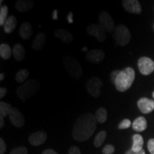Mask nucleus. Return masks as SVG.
Instances as JSON below:
<instances>
[{"instance_id":"obj_35","label":"nucleus","mask_w":154,"mask_h":154,"mask_svg":"<svg viewBox=\"0 0 154 154\" xmlns=\"http://www.w3.org/2000/svg\"><path fill=\"white\" fill-rule=\"evenodd\" d=\"M120 72L121 71H119V70H115V71H113V72L111 73V74H110L111 80L112 81V82L113 83V84L115 83V81H116V79L117 76H118V75Z\"/></svg>"},{"instance_id":"obj_2","label":"nucleus","mask_w":154,"mask_h":154,"mask_svg":"<svg viewBox=\"0 0 154 154\" xmlns=\"http://www.w3.org/2000/svg\"><path fill=\"white\" fill-rule=\"evenodd\" d=\"M135 71L131 67H127L121 71L115 81L116 88L121 92L129 89L135 80Z\"/></svg>"},{"instance_id":"obj_9","label":"nucleus","mask_w":154,"mask_h":154,"mask_svg":"<svg viewBox=\"0 0 154 154\" xmlns=\"http://www.w3.org/2000/svg\"><path fill=\"white\" fill-rule=\"evenodd\" d=\"M99 21L100 25L103 28L106 32L111 33L115 29L114 22L112 17L107 11H101L99 17Z\"/></svg>"},{"instance_id":"obj_14","label":"nucleus","mask_w":154,"mask_h":154,"mask_svg":"<svg viewBox=\"0 0 154 154\" xmlns=\"http://www.w3.org/2000/svg\"><path fill=\"white\" fill-rule=\"evenodd\" d=\"M105 57V53L100 49L90 50L86 54V59L90 62L94 63H99L102 62Z\"/></svg>"},{"instance_id":"obj_5","label":"nucleus","mask_w":154,"mask_h":154,"mask_svg":"<svg viewBox=\"0 0 154 154\" xmlns=\"http://www.w3.org/2000/svg\"><path fill=\"white\" fill-rule=\"evenodd\" d=\"M131 33L125 25L119 24L115 28L114 38L117 44L124 47L129 43L131 40Z\"/></svg>"},{"instance_id":"obj_20","label":"nucleus","mask_w":154,"mask_h":154,"mask_svg":"<svg viewBox=\"0 0 154 154\" xmlns=\"http://www.w3.org/2000/svg\"><path fill=\"white\" fill-rule=\"evenodd\" d=\"M17 20L14 16H9L4 24V29L7 34H10L17 27Z\"/></svg>"},{"instance_id":"obj_41","label":"nucleus","mask_w":154,"mask_h":154,"mask_svg":"<svg viewBox=\"0 0 154 154\" xmlns=\"http://www.w3.org/2000/svg\"><path fill=\"white\" fill-rule=\"evenodd\" d=\"M57 14H58V11H57V9H55V10L53 11V15H52V18L54 19V20H56V19H58Z\"/></svg>"},{"instance_id":"obj_24","label":"nucleus","mask_w":154,"mask_h":154,"mask_svg":"<svg viewBox=\"0 0 154 154\" xmlns=\"http://www.w3.org/2000/svg\"><path fill=\"white\" fill-rule=\"evenodd\" d=\"M12 109L13 108L9 103L1 101L0 102V117L5 118L7 116H9Z\"/></svg>"},{"instance_id":"obj_11","label":"nucleus","mask_w":154,"mask_h":154,"mask_svg":"<svg viewBox=\"0 0 154 154\" xmlns=\"http://www.w3.org/2000/svg\"><path fill=\"white\" fill-rule=\"evenodd\" d=\"M138 107L143 113L147 114L154 110V101L148 98H141L138 101Z\"/></svg>"},{"instance_id":"obj_10","label":"nucleus","mask_w":154,"mask_h":154,"mask_svg":"<svg viewBox=\"0 0 154 154\" xmlns=\"http://www.w3.org/2000/svg\"><path fill=\"white\" fill-rule=\"evenodd\" d=\"M9 117L11 124L14 125L15 127H17V128L22 127L25 124V119L24 116L17 108H13Z\"/></svg>"},{"instance_id":"obj_22","label":"nucleus","mask_w":154,"mask_h":154,"mask_svg":"<svg viewBox=\"0 0 154 154\" xmlns=\"http://www.w3.org/2000/svg\"><path fill=\"white\" fill-rule=\"evenodd\" d=\"M14 58L17 61H21L24 59L25 57V50L22 44H17L14 46L12 50Z\"/></svg>"},{"instance_id":"obj_39","label":"nucleus","mask_w":154,"mask_h":154,"mask_svg":"<svg viewBox=\"0 0 154 154\" xmlns=\"http://www.w3.org/2000/svg\"><path fill=\"white\" fill-rule=\"evenodd\" d=\"M67 19H68V22L69 24H72L73 23V13L70 12L67 16Z\"/></svg>"},{"instance_id":"obj_13","label":"nucleus","mask_w":154,"mask_h":154,"mask_svg":"<svg viewBox=\"0 0 154 154\" xmlns=\"http://www.w3.org/2000/svg\"><path fill=\"white\" fill-rule=\"evenodd\" d=\"M47 138V133L44 131H36L29 137V142L31 145L34 146H38L43 144Z\"/></svg>"},{"instance_id":"obj_25","label":"nucleus","mask_w":154,"mask_h":154,"mask_svg":"<svg viewBox=\"0 0 154 154\" xmlns=\"http://www.w3.org/2000/svg\"><path fill=\"white\" fill-rule=\"evenodd\" d=\"M11 49L10 47L7 44H2L0 45V56L2 59H9L11 57Z\"/></svg>"},{"instance_id":"obj_40","label":"nucleus","mask_w":154,"mask_h":154,"mask_svg":"<svg viewBox=\"0 0 154 154\" xmlns=\"http://www.w3.org/2000/svg\"><path fill=\"white\" fill-rule=\"evenodd\" d=\"M5 126V120L2 117H0V128H2Z\"/></svg>"},{"instance_id":"obj_23","label":"nucleus","mask_w":154,"mask_h":154,"mask_svg":"<svg viewBox=\"0 0 154 154\" xmlns=\"http://www.w3.org/2000/svg\"><path fill=\"white\" fill-rule=\"evenodd\" d=\"M95 117L97 122L100 123V124H103L107 120L108 117V113L106 109H104L103 107H101L96 111Z\"/></svg>"},{"instance_id":"obj_4","label":"nucleus","mask_w":154,"mask_h":154,"mask_svg":"<svg viewBox=\"0 0 154 154\" xmlns=\"http://www.w3.org/2000/svg\"><path fill=\"white\" fill-rule=\"evenodd\" d=\"M62 61L65 69L72 78L76 80H79L82 78V67L76 59L69 56H66L63 57Z\"/></svg>"},{"instance_id":"obj_30","label":"nucleus","mask_w":154,"mask_h":154,"mask_svg":"<svg viewBox=\"0 0 154 154\" xmlns=\"http://www.w3.org/2000/svg\"><path fill=\"white\" fill-rule=\"evenodd\" d=\"M131 125V122L129 119H125L123 121H121L120 124H119V129H126V128H128Z\"/></svg>"},{"instance_id":"obj_33","label":"nucleus","mask_w":154,"mask_h":154,"mask_svg":"<svg viewBox=\"0 0 154 154\" xmlns=\"http://www.w3.org/2000/svg\"><path fill=\"white\" fill-rule=\"evenodd\" d=\"M148 149L151 154H154V139H150L148 142Z\"/></svg>"},{"instance_id":"obj_12","label":"nucleus","mask_w":154,"mask_h":154,"mask_svg":"<svg viewBox=\"0 0 154 154\" xmlns=\"http://www.w3.org/2000/svg\"><path fill=\"white\" fill-rule=\"evenodd\" d=\"M123 6L127 11L133 14H139L141 13V6L137 0H124L123 1Z\"/></svg>"},{"instance_id":"obj_37","label":"nucleus","mask_w":154,"mask_h":154,"mask_svg":"<svg viewBox=\"0 0 154 154\" xmlns=\"http://www.w3.org/2000/svg\"><path fill=\"white\" fill-rule=\"evenodd\" d=\"M7 93V89L5 87H2L0 88V98L2 99L3 97H5L6 94Z\"/></svg>"},{"instance_id":"obj_17","label":"nucleus","mask_w":154,"mask_h":154,"mask_svg":"<svg viewBox=\"0 0 154 154\" xmlns=\"http://www.w3.org/2000/svg\"><path fill=\"white\" fill-rule=\"evenodd\" d=\"M34 1L33 0H19L15 4V9L19 12H27L33 7Z\"/></svg>"},{"instance_id":"obj_27","label":"nucleus","mask_w":154,"mask_h":154,"mask_svg":"<svg viewBox=\"0 0 154 154\" xmlns=\"http://www.w3.org/2000/svg\"><path fill=\"white\" fill-rule=\"evenodd\" d=\"M29 75V72L26 69H21L17 73L16 76H15V79L16 81L19 83H24L26 82V79L28 78Z\"/></svg>"},{"instance_id":"obj_43","label":"nucleus","mask_w":154,"mask_h":154,"mask_svg":"<svg viewBox=\"0 0 154 154\" xmlns=\"http://www.w3.org/2000/svg\"><path fill=\"white\" fill-rule=\"evenodd\" d=\"M152 95H153V99H154V91L153 92V94H152Z\"/></svg>"},{"instance_id":"obj_34","label":"nucleus","mask_w":154,"mask_h":154,"mask_svg":"<svg viewBox=\"0 0 154 154\" xmlns=\"http://www.w3.org/2000/svg\"><path fill=\"white\" fill-rule=\"evenodd\" d=\"M69 154H81V151L78 146H74L69 149Z\"/></svg>"},{"instance_id":"obj_36","label":"nucleus","mask_w":154,"mask_h":154,"mask_svg":"<svg viewBox=\"0 0 154 154\" xmlns=\"http://www.w3.org/2000/svg\"><path fill=\"white\" fill-rule=\"evenodd\" d=\"M125 154H146V152L143 149L141 150L140 151H138V152L134 151H132L131 149H129L128 151H127L126 152V153Z\"/></svg>"},{"instance_id":"obj_32","label":"nucleus","mask_w":154,"mask_h":154,"mask_svg":"<svg viewBox=\"0 0 154 154\" xmlns=\"http://www.w3.org/2000/svg\"><path fill=\"white\" fill-rule=\"evenodd\" d=\"M7 151V146L3 138H0V154L5 153Z\"/></svg>"},{"instance_id":"obj_26","label":"nucleus","mask_w":154,"mask_h":154,"mask_svg":"<svg viewBox=\"0 0 154 154\" xmlns=\"http://www.w3.org/2000/svg\"><path fill=\"white\" fill-rule=\"evenodd\" d=\"M106 138V132L105 131H100L99 134L96 135L95 138H94V146L96 148H99L103 144V142H104Z\"/></svg>"},{"instance_id":"obj_42","label":"nucleus","mask_w":154,"mask_h":154,"mask_svg":"<svg viewBox=\"0 0 154 154\" xmlns=\"http://www.w3.org/2000/svg\"><path fill=\"white\" fill-rule=\"evenodd\" d=\"M5 75L3 74V73H2L1 74H0V81H3L4 79H5Z\"/></svg>"},{"instance_id":"obj_8","label":"nucleus","mask_w":154,"mask_h":154,"mask_svg":"<svg viewBox=\"0 0 154 154\" xmlns=\"http://www.w3.org/2000/svg\"><path fill=\"white\" fill-rule=\"evenodd\" d=\"M139 72L143 75H149L154 71V61L149 57H140L138 61Z\"/></svg>"},{"instance_id":"obj_28","label":"nucleus","mask_w":154,"mask_h":154,"mask_svg":"<svg viewBox=\"0 0 154 154\" xmlns=\"http://www.w3.org/2000/svg\"><path fill=\"white\" fill-rule=\"evenodd\" d=\"M9 8L7 5H4L3 7H1L0 9V26H4L5 23L7 20V14H8Z\"/></svg>"},{"instance_id":"obj_7","label":"nucleus","mask_w":154,"mask_h":154,"mask_svg":"<svg viewBox=\"0 0 154 154\" xmlns=\"http://www.w3.org/2000/svg\"><path fill=\"white\" fill-rule=\"evenodd\" d=\"M86 32L91 36L96 37L98 41L101 43L104 42L106 38V31L100 24H91L88 25V27L86 28Z\"/></svg>"},{"instance_id":"obj_6","label":"nucleus","mask_w":154,"mask_h":154,"mask_svg":"<svg viewBox=\"0 0 154 154\" xmlns=\"http://www.w3.org/2000/svg\"><path fill=\"white\" fill-rule=\"evenodd\" d=\"M103 86L102 81L98 77H91L86 84L88 94L94 98H98L101 95V88Z\"/></svg>"},{"instance_id":"obj_19","label":"nucleus","mask_w":154,"mask_h":154,"mask_svg":"<svg viewBox=\"0 0 154 154\" xmlns=\"http://www.w3.org/2000/svg\"><path fill=\"white\" fill-rule=\"evenodd\" d=\"M133 129L136 132H142L147 128V121L143 116H139L134 120L132 124Z\"/></svg>"},{"instance_id":"obj_3","label":"nucleus","mask_w":154,"mask_h":154,"mask_svg":"<svg viewBox=\"0 0 154 154\" xmlns=\"http://www.w3.org/2000/svg\"><path fill=\"white\" fill-rule=\"evenodd\" d=\"M40 86L39 82L36 79L26 81L17 89V97L22 100L29 99L39 90Z\"/></svg>"},{"instance_id":"obj_16","label":"nucleus","mask_w":154,"mask_h":154,"mask_svg":"<svg viewBox=\"0 0 154 154\" xmlns=\"http://www.w3.org/2000/svg\"><path fill=\"white\" fill-rule=\"evenodd\" d=\"M54 36L60 38L63 43L71 44L74 40V37L72 33L64 29H57L54 31Z\"/></svg>"},{"instance_id":"obj_31","label":"nucleus","mask_w":154,"mask_h":154,"mask_svg":"<svg viewBox=\"0 0 154 154\" xmlns=\"http://www.w3.org/2000/svg\"><path fill=\"white\" fill-rule=\"evenodd\" d=\"M115 151V148L114 146L111 144H108V145L105 146L103 147L102 152L103 154H113Z\"/></svg>"},{"instance_id":"obj_44","label":"nucleus","mask_w":154,"mask_h":154,"mask_svg":"<svg viewBox=\"0 0 154 154\" xmlns=\"http://www.w3.org/2000/svg\"><path fill=\"white\" fill-rule=\"evenodd\" d=\"M153 27H154V26H153Z\"/></svg>"},{"instance_id":"obj_29","label":"nucleus","mask_w":154,"mask_h":154,"mask_svg":"<svg viewBox=\"0 0 154 154\" xmlns=\"http://www.w3.org/2000/svg\"><path fill=\"white\" fill-rule=\"evenodd\" d=\"M28 150L24 146H19L12 149L9 154H27Z\"/></svg>"},{"instance_id":"obj_18","label":"nucleus","mask_w":154,"mask_h":154,"mask_svg":"<svg viewBox=\"0 0 154 154\" xmlns=\"http://www.w3.org/2000/svg\"><path fill=\"white\" fill-rule=\"evenodd\" d=\"M46 42V34L44 32H40L34 37L32 42V47L35 51L41 50L45 44Z\"/></svg>"},{"instance_id":"obj_1","label":"nucleus","mask_w":154,"mask_h":154,"mask_svg":"<svg viewBox=\"0 0 154 154\" xmlns=\"http://www.w3.org/2000/svg\"><path fill=\"white\" fill-rule=\"evenodd\" d=\"M97 121L95 116L91 113H86L80 116L73 127V137L77 141H86L91 137L95 131Z\"/></svg>"},{"instance_id":"obj_15","label":"nucleus","mask_w":154,"mask_h":154,"mask_svg":"<svg viewBox=\"0 0 154 154\" xmlns=\"http://www.w3.org/2000/svg\"><path fill=\"white\" fill-rule=\"evenodd\" d=\"M19 35L24 40H29L32 35V26L29 22H24L20 26L19 30Z\"/></svg>"},{"instance_id":"obj_38","label":"nucleus","mask_w":154,"mask_h":154,"mask_svg":"<svg viewBox=\"0 0 154 154\" xmlns=\"http://www.w3.org/2000/svg\"><path fill=\"white\" fill-rule=\"evenodd\" d=\"M42 154H59L57 151H54L52 149H46L42 152Z\"/></svg>"},{"instance_id":"obj_21","label":"nucleus","mask_w":154,"mask_h":154,"mask_svg":"<svg viewBox=\"0 0 154 154\" xmlns=\"http://www.w3.org/2000/svg\"><path fill=\"white\" fill-rule=\"evenodd\" d=\"M143 138L140 134H134L133 136V145L131 147L132 151L138 152L143 150Z\"/></svg>"}]
</instances>
